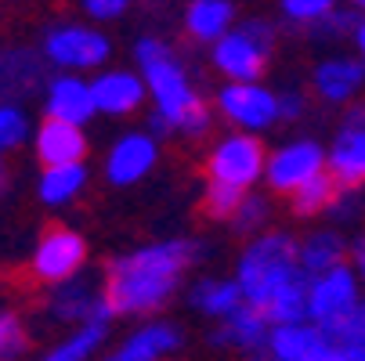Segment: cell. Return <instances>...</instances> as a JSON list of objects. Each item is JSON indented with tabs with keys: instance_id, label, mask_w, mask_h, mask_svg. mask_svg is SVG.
<instances>
[{
	"instance_id": "1",
	"label": "cell",
	"mask_w": 365,
	"mask_h": 361,
	"mask_svg": "<svg viewBox=\"0 0 365 361\" xmlns=\"http://www.w3.org/2000/svg\"><path fill=\"white\" fill-rule=\"evenodd\" d=\"M206 256L202 239H155L116 253L101 271V293L113 318L148 322L178 296L185 275Z\"/></svg>"
},
{
	"instance_id": "2",
	"label": "cell",
	"mask_w": 365,
	"mask_h": 361,
	"mask_svg": "<svg viewBox=\"0 0 365 361\" xmlns=\"http://www.w3.org/2000/svg\"><path fill=\"white\" fill-rule=\"evenodd\" d=\"M134 69L145 80L148 90V120L145 130L160 141V137H188L199 141L214 130V101H206L199 90L188 62L181 58V51L160 36V33H145L134 40Z\"/></svg>"
},
{
	"instance_id": "3",
	"label": "cell",
	"mask_w": 365,
	"mask_h": 361,
	"mask_svg": "<svg viewBox=\"0 0 365 361\" xmlns=\"http://www.w3.org/2000/svg\"><path fill=\"white\" fill-rule=\"evenodd\" d=\"M232 278L239 282L242 300L260 311L272 325H297L307 322V286L311 278L300 271L297 235L272 228L242 242L235 256Z\"/></svg>"
},
{
	"instance_id": "4",
	"label": "cell",
	"mask_w": 365,
	"mask_h": 361,
	"mask_svg": "<svg viewBox=\"0 0 365 361\" xmlns=\"http://www.w3.org/2000/svg\"><path fill=\"white\" fill-rule=\"evenodd\" d=\"M275 47L279 26L264 15H250L239 19L232 33L210 47V66L225 76V83H260V76L272 66Z\"/></svg>"
},
{
	"instance_id": "5",
	"label": "cell",
	"mask_w": 365,
	"mask_h": 361,
	"mask_svg": "<svg viewBox=\"0 0 365 361\" xmlns=\"http://www.w3.org/2000/svg\"><path fill=\"white\" fill-rule=\"evenodd\" d=\"M264 167H268L264 141L253 134H239V130L214 137V145L206 148V159H202L206 184H221L232 192H257V184L264 181Z\"/></svg>"
},
{
	"instance_id": "6",
	"label": "cell",
	"mask_w": 365,
	"mask_h": 361,
	"mask_svg": "<svg viewBox=\"0 0 365 361\" xmlns=\"http://www.w3.org/2000/svg\"><path fill=\"white\" fill-rule=\"evenodd\" d=\"M109 55H113V40L87 22H58L43 29L40 36V58L55 66L58 73H73V76L101 73Z\"/></svg>"
},
{
	"instance_id": "7",
	"label": "cell",
	"mask_w": 365,
	"mask_h": 361,
	"mask_svg": "<svg viewBox=\"0 0 365 361\" xmlns=\"http://www.w3.org/2000/svg\"><path fill=\"white\" fill-rule=\"evenodd\" d=\"M361 303H365V286H361L358 271L351 264H344L336 271L311 278V286H307V322L336 340V333L358 315Z\"/></svg>"
},
{
	"instance_id": "8",
	"label": "cell",
	"mask_w": 365,
	"mask_h": 361,
	"mask_svg": "<svg viewBox=\"0 0 365 361\" xmlns=\"http://www.w3.org/2000/svg\"><path fill=\"white\" fill-rule=\"evenodd\" d=\"M214 113H221L232 130L260 137L279 127V90L268 83H221L214 94Z\"/></svg>"
},
{
	"instance_id": "9",
	"label": "cell",
	"mask_w": 365,
	"mask_h": 361,
	"mask_svg": "<svg viewBox=\"0 0 365 361\" xmlns=\"http://www.w3.org/2000/svg\"><path fill=\"white\" fill-rule=\"evenodd\" d=\"M322 174H326V145L319 137H293L268 152L264 184H268V195L289 199Z\"/></svg>"
},
{
	"instance_id": "10",
	"label": "cell",
	"mask_w": 365,
	"mask_h": 361,
	"mask_svg": "<svg viewBox=\"0 0 365 361\" xmlns=\"http://www.w3.org/2000/svg\"><path fill=\"white\" fill-rule=\"evenodd\" d=\"M326 174L347 192L365 188V101L344 109L336 134L326 148Z\"/></svg>"
},
{
	"instance_id": "11",
	"label": "cell",
	"mask_w": 365,
	"mask_h": 361,
	"mask_svg": "<svg viewBox=\"0 0 365 361\" xmlns=\"http://www.w3.org/2000/svg\"><path fill=\"white\" fill-rule=\"evenodd\" d=\"M87 268V239L73 228H51L33 249V278L47 289L80 278Z\"/></svg>"
},
{
	"instance_id": "12",
	"label": "cell",
	"mask_w": 365,
	"mask_h": 361,
	"mask_svg": "<svg viewBox=\"0 0 365 361\" xmlns=\"http://www.w3.org/2000/svg\"><path fill=\"white\" fill-rule=\"evenodd\" d=\"M185 347V333L170 318H148L123 333L98 361H170Z\"/></svg>"
},
{
	"instance_id": "13",
	"label": "cell",
	"mask_w": 365,
	"mask_h": 361,
	"mask_svg": "<svg viewBox=\"0 0 365 361\" xmlns=\"http://www.w3.org/2000/svg\"><path fill=\"white\" fill-rule=\"evenodd\" d=\"M155 167H160V141L145 127L123 130L106 152V177L116 188H130V184L145 181Z\"/></svg>"
},
{
	"instance_id": "14",
	"label": "cell",
	"mask_w": 365,
	"mask_h": 361,
	"mask_svg": "<svg viewBox=\"0 0 365 361\" xmlns=\"http://www.w3.org/2000/svg\"><path fill=\"white\" fill-rule=\"evenodd\" d=\"M47 318L51 322H62L69 329L87 325V322H113V311L106 303V293H101V282L91 278H73L66 286L47 289Z\"/></svg>"
},
{
	"instance_id": "15",
	"label": "cell",
	"mask_w": 365,
	"mask_h": 361,
	"mask_svg": "<svg viewBox=\"0 0 365 361\" xmlns=\"http://www.w3.org/2000/svg\"><path fill=\"white\" fill-rule=\"evenodd\" d=\"M361 90H365V66L354 55H329L311 69V94L322 105L351 109V105H358Z\"/></svg>"
},
{
	"instance_id": "16",
	"label": "cell",
	"mask_w": 365,
	"mask_h": 361,
	"mask_svg": "<svg viewBox=\"0 0 365 361\" xmlns=\"http://www.w3.org/2000/svg\"><path fill=\"white\" fill-rule=\"evenodd\" d=\"M91 94H94V113L101 116H138L148 105V90L138 69H101L91 76Z\"/></svg>"
},
{
	"instance_id": "17",
	"label": "cell",
	"mask_w": 365,
	"mask_h": 361,
	"mask_svg": "<svg viewBox=\"0 0 365 361\" xmlns=\"http://www.w3.org/2000/svg\"><path fill=\"white\" fill-rule=\"evenodd\" d=\"M47 83V62L33 47L0 43V105H22V101Z\"/></svg>"
},
{
	"instance_id": "18",
	"label": "cell",
	"mask_w": 365,
	"mask_h": 361,
	"mask_svg": "<svg viewBox=\"0 0 365 361\" xmlns=\"http://www.w3.org/2000/svg\"><path fill=\"white\" fill-rule=\"evenodd\" d=\"M40 98H43V120H58V123H69V127H87L98 116L87 76H73V73L51 76L43 83Z\"/></svg>"
},
{
	"instance_id": "19",
	"label": "cell",
	"mask_w": 365,
	"mask_h": 361,
	"mask_svg": "<svg viewBox=\"0 0 365 361\" xmlns=\"http://www.w3.org/2000/svg\"><path fill=\"white\" fill-rule=\"evenodd\" d=\"M268 336H272V322L253 311L250 303H242L235 315H228L225 322H217L210 329V336H206V343L217 347V350H232V354H242L246 361L264 354L268 347Z\"/></svg>"
},
{
	"instance_id": "20",
	"label": "cell",
	"mask_w": 365,
	"mask_h": 361,
	"mask_svg": "<svg viewBox=\"0 0 365 361\" xmlns=\"http://www.w3.org/2000/svg\"><path fill=\"white\" fill-rule=\"evenodd\" d=\"M264 354H272L279 361H333L336 340L326 336L322 329H315L311 322L272 325V336H268Z\"/></svg>"
},
{
	"instance_id": "21",
	"label": "cell",
	"mask_w": 365,
	"mask_h": 361,
	"mask_svg": "<svg viewBox=\"0 0 365 361\" xmlns=\"http://www.w3.org/2000/svg\"><path fill=\"white\" fill-rule=\"evenodd\" d=\"M297 256H300V271L307 278H319L326 271L351 264V239L336 228H311L307 235L297 239Z\"/></svg>"
},
{
	"instance_id": "22",
	"label": "cell",
	"mask_w": 365,
	"mask_h": 361,
	"mask_svg": "<svg viewBox=\"0 0 365 361\" xmlns=\"http://www.w3.org/2000/svg\"><path fill=\"white\" fill-rule=\"evenodd\" d=\"M235 22H239V8L232 0H192V4L181 8L185 36L202 47H214L221 36H228Z\"/></svg>"
},
{
	"instance_id": "23",
	"label": "cell",
	"mask_w": 365,
	"mask_h": 361,
	"mask_svg": "<svg viewBox=\"0 0 365 361\" xmlns=\"http://www.w3.org/2000/svg\"><path fill=\"white\" fill-rule=\"evenodd\" d=\"M33 148L43 167H73V163H83V156H87V134H83V127L43 120L33 134Z\"/></svg>"
},
{
	"instance_id": "24",
	"label": "cell",
	"mask_w": 365,
	"mask_h": 361,
	"mask_svg": "<svg viewBox=\"0 0 365 361\" xmlns=\"http://www.w3.org/2000/svg\"><path fill=\"white\" fill-rule=\"evenodd\" d=\"M242 293H239V282L232 275H199L188 289V307L206 318V322H225L228 315H235L242 307Z\"/></svg>"
},
{
	"instance_id": "25",
	"label": "cell",
	"mask_w": 365,
	"mask_h": 361,
	"mask_svg": "<svg viewBox=\"0 0 365 361\" xmlns=\"http://www.w3.org/2000/svg\"><path fill=\"white\" fill-rule=\"evenodd\" d=\"M109 329L113 322H87V325H76L69 329L62 340H55L40 361H94L106 354V340H109Z\"/></svg>"
},
{
	"instance_id": "26",
	"label": "cell",
	"mask_w": 365,
	"mask_h": 361,
	"mask_svg": "<svg viewBox=\"0 0 365 361\" xmlns=\"http://www.w3.org/2000/svg\"><path fill=\"white\" fill-rule=\"evenodd\" d=\"M87 188V167L73 163V167H43L40 181H36V195L43 206H69L83 195Z\"/></svg>"
},
{
	"instance_id": "27",
	"label": "cell",
	"mask_w": 365,
	"mask_h": 361,
	"mask_svg": "<svg viewBox=\"0 0 365 361\" xmlns=\"http://www.w3.org/2000/svg\"><path fill=\"white\" fill-rule=\"evenodd\" d=\"M272 221H275V202H272V195H268V192H250V195L239 202V210H235V217L228 221V228H232L242 242H250V239H257V235L272 231Z\"/></svg>"
},
{
	"instance_id": "28",
	"label": "cell",
	"mask_w": 365,
	"mask_h": 361,
	"mask_svg": "<svg viewBox=\"0 0 365 361\" xmlns=\"http://www.w3.org/2000/svg\"><path fill=\"white\" fill-rule=\"evenodd\" d=\"M336 195H340V184L329 174H322V177H315L311 184H304L297 195H289L286 202H289V214L297 221H319V217L329 214V206H333Z\"/></svg>"
},
{
	"instance_id": "29",
	"label": "cell",
	"mask_w": 365,
	"mask_h": 361,
	"mask_svg": "<svg viewBox=\"0 0 365 361\" xmlns=\"http://www.w3.org/2000/svg\"><path fill=\"white\" fill-rule=\"evenodd\" d=\"M336 0H282L279 4V29H293L300 36H315L319 26L333 15Z\"/></svg>"
},
{
	"instance_id": "30",
	"label": "cell",
	"mask_w": 365,
	"mask_h": 361,
	"mask_svg": "<svg viewBox=\"0 0 365 361\" xmlns=\"http://www.w3.org/2000/svg\"><path fill=\"white\" fill-rule=\"evenodd\" d=\"M250 192H232V188H221V184H202V214L217 221V224H228L239 210V202L246 199Z\"/></svg>"
},
{
	"instance_id": "31",
	"label": "cell",
	"mask_w": 365,
	"mask_h": 361,
	"mask_svg": "<svg viewBox=\"0 0 365 361\" xmlns=\"http://www.w3.org/2000/svg\"><path fill=\"white\" fill-rule=\"evenodd\" d=\"M29 347V329L22 315L15 311H0V361H19Z\"/></svg>"
},
{
	"instance_id": "32",
	"label": "cell",
	"mask_w": 365,
	"mask_h": 361,
	"mask_svg": "<svg viewBox=\"0 0 365 361\" xmlns=\"http://www.w3.org/2000/svg\"><path fill=\"white\" fill-rule=\"evenodd\" d=\"M29 141V116L22 105H0V152H11Z\"/></svg>"
},
{
	"instance_id": "33",
	"label": "cell",
	"mask_w": 365,
	"mask_h": 361,
	"mask_svg": "<svg viewBox=\"0 0 365 361\" xmlns=\"http://www.w3.org/2000/svg\"><path fill=\"white\" fill-rule=\"evenodd\" d=\"M361 214H365L361 192H347V188H340V195L333 199V206H329L326 221H329V228L344 231L347 224H358V221H361Z\"/></svg>"
},
{
	"instance_id": "34",
	"label": "cell",
	"mask_w": 365,
	"mask_h": 361,
	"mask_svg": "<svg viewBox=\"0 0 365 361\" xmlns=\"http://www.w3.org/2000/svg\"><path fill=\"white\" fill-rule=\"evenodd\" d=\"M311 113V94L304 87H282L279 90V123H300Z\"/></svg>"
},
{
	"instance_id": "35",
	"label": "cell",
	"mask_w": 365,
	"mask_h": 361,
	"mask_svg": "<svg viewBox=\"0 0 365 361\" xmlns=\"http://www.w3.org/2000/svg\"><path fill=\"white\" fill-rule=\"evenodd\" d=\"M83 15L91 22H120V19L130 15V4H127V0H87Z\"/></svg>"
},
{
	"instance_id": "36",
	"label": "cell",
	"mask_w": 365,
	"mask_h": 361,
	"mask_svg": "<svg viewBox=\"0 0 365 361\" xmlns=\"http://www.w3.org/2000/svg\"><path fill=\"white\" fill-rule=\"evenodd\" d=\"M336 343H358V347H365V303L358 307V315L336 333Z\"/></svg>"
},
{
	"instance_id": "37",
	"label": "cell",
	"mask_w": 365,
	"mask_h": 361,
	"mask_svg": "<svg viewBox=\"0 0 365 361\" xmlns=\"http://www.w3.org/2000/svg\"><path fill=\"white\" fill-rule=\"evenodd\" d=\"M351 268L358 271V278H361V286H365V231L351 239Z\"/></svg>"
},
{
	"instance_id": "38",
	"label": "cell",
	"mask_w": 365,
	"mask_h": 361,
	"mask_svg": "<svg viewBox=\"0 0 365 361\" xmlns=\"http://www.w3.org/2000/svg\"><path fill=\"white\" fill-rule=\"evenodd\" d=\"M358 4V0H354ZM361 11V8H358ZM351 43H354V58L365 66V11H361V19H358V26H354V33H351Z\"/></svg>"
},
{
	"instance_id": "39",
	"label": "cell",
	"mask_w": 365,
	"mask_h": 361,
	"mask_svg": "<svg viewBox=\"0 0 365 361\" xmlns=\"http://www.w3.org/2000/svg\"><path fill=\"white\" fill-rule=\"evenodd\" d=\"M333 361H365V347H358V343H336Z\"/></svg>"
},
{
	"instance_id": "40",
	"label": "cell",
	"mask_w": 365,
	"mask_h": 361,
	"mask_svg": "<svg viewBox=\"0 0 365 361\" xmlns=\"http://www.w3.org/2000/svg\"><path fill=\"white\" fill-rule=\"evenodd\" d=\"M8 184H11V174H8V163H4V156H0V199H4Z\"/></svg>"
},
{
	"instance_id": "41",
	"label": "cell",
	"mask_w": 365,
	"mask_h": 361,
	"mask_svg": "<svg viewBox=\"0 0 365 361\" xmlns=\"http://www.w3.org/2000/svg\"><path fill=\"white\" fill-rule=\"evenodd\" d=\"M250 361H279V357H272V354H257V357H250Z\"/></svg>"
}]
</instances>
